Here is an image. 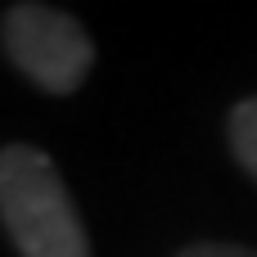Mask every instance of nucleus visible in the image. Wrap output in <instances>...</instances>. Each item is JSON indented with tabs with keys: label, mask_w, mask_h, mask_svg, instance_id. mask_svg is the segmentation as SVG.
Returning a JSON list of instances; mask_svg holds the SVG:
<instances>
[{
	"label": "nucleus",
	"mask_w": 257,
	"mask_h": 257,
	"mask_svg": "<svg viewBox=\"0 0 257 257\" xmlns=\"http://www.w3.org/2000/svg\"><path fill=\"white\" fill-rule=\"evenodd\" d=\"M0 226L18 257H90V239L81 212L36 145L0 149Z\"/></svg>",
	"instance_id": "obj_1"
},
{
	"label": "nucleus",
	"mask_w": 257,
	"mask_h": 257,
	"mask_svg": "<svg viewBox=\"0 0 257 257\" xmlns=\"http://www.w3.org/2000/svg\"><path fill=\"white\" fill-rule=\"evenodd\" d=\"M0 41L9 63L45 95H72L81 90V81L95 68V41L81 27V18L54 9V5H36V0H18L0 14Z\"/></svg>",
	"instance_id": "obj_2"
},
{
	"label": "nucleus",
	"mask_w": 257,
	"mask_h": 257,
	"mask_svg": "<svg viewBox=\"0 0 257 257\" xmlns=\"http://www.w3.org/2000/svg\"><path fill=\"white\" fill-rule=\"evenodd\" d=\"M226 136H230V149H235V163L257 181V95L239 99L226 117Z\"/></svg>",
	"instance_id": "obj_3"
},
{
	"label": "nucleus",
	"mask_w": 257,
	"mask_h": 257,
	"mask_svg": "<svg viewBox=\"0 0 257 257\" xmlns=\"http://www.w3.org/2000/svg\"><path fill=\"white\" fill-rule=\"evenodd\" d=\"M176 257H257V248H244V244H190Z\"/></svg>",
	"instance_id": "obj_4"
}]
</instances>
